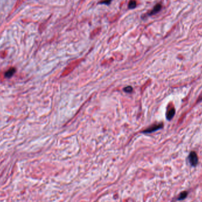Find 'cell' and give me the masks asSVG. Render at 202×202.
<instances>
[{
    "instance_id": "1",
    "label": "cell",
    "mask_w": 202,
    "mask_h": 202,
    "mask_svg": "<svg viewBox=\"0 0 202 202\" xmlns=\"http://www.w3.org/2000/svg\"><path fill=\"white\" fill-rule=\"evenodd\" d=\"M188 160L192 165H196L198 162V158L196 152L194 151L190 152L188 156Z\"/></svg>"
},
{
    "instance_id": "2",
    "label": "cell",
    "mask_w": 202,
    "mask_h": 202,
    "mask_svg": "<svg viewBox=\"0 0 202 202\" xmlns=\"http://www.w3.org/2000/svg\"><path fill=\"white\" fill-rule=\"evenodd\" d=\"M162 126H163V124H159L154 125L150 126V127L146 129L143 132H144V133H151V132H155V131L158 130V129H160L161 128H162Z\"/></svg>"
},
{
    "instance_id": "3",
    "label": "cell",
    "mask_w": 202,
    "mask_h": 202,
    "mask_svg": "<svg viewBox=\"0 0 202 202\" xmlns=\"http://www.w3.org/2000/svg\"><path fill=\"white\" fill-rule=\"evenodd\" d=\"M162 8V6L161 5V4H156L154 7L153 8V9L151 11H150V13H149V16H152V15H154L155 14H157V13H158L159 11L161 10Z\"/></svg>"
},
{
    "instance_id": "4",
    "label": "cell",
    "mask_w": 202,
    "mask_h": 202,
    "mask_svg": "<svg viewBox=\"0 0 202 202\" xmlns=\"http://www.w3.org/2000/svg\"><path fill=\"white\" fill-rule=\"evenodd\" d=\"M175 109L172 108L170 109H169L167 112V118L168 120H171L174 117L175 115Z\"/></svg>"
},
{
    "instance_id": "5",
    "label": "cell",
    "mask_w": 202,
    "mask_h": 202,
    "mask_svg": "<svg viewBox=\"0 0 202 202\" xmlns=\"http://www.w3.org/2000/svg\"><path fill=\"white\" fill-rule=\"evenodd\" d=\"M16 70V69L14 68V67H11V68L9 70H8L5 73V76L7 78H10L11 77H12L13 76V75L15 73Z\"/></svg>"
},
{
    "instance_id": "6",
    "label": "cell",
    "mask_w": 202,
    "mask_h": 202,
    "mask_svg": "<svg viewBox=\"0 0 202 202\" xmlns=\"http://www.w3.org/2000/svg\"><path fill=\"white\" fill-rule=\"evenodd\" d=\"M136 6H137V3L135 0H131L128 4V9H134L136 7Z\"/></svg>"
},
{
    "instance_id": "7",
    "label": "cell",
    "mask_w": 202,
    "mask_h": 202,
    "mask_svg": "<svg viewBox=\"0 0 202 202\" xmlns=\"http://www.w3.org/2000/svg\"><path fill=\"white\" fill-rule=\"evenodd\" d=\"M132 88L131 86H127L124 89V91H125V92H131L132 91Z\"/></svg>"
},
{
    "instance_id": "8",
    "label": "cell",
    "mask_w": 202,
    "mask_h": 202,
    "mask_svg": "<svg viewBox=\"0 0 202 202\" xmlns=\"http://www.w3.org/2000/svg\"><path fill=\"white\" fill-rule=\"evenodd\" d=\"M112 0H102L100 4H106V5H109L110 3H111Z\"/></svg>"
}]
</instances>
